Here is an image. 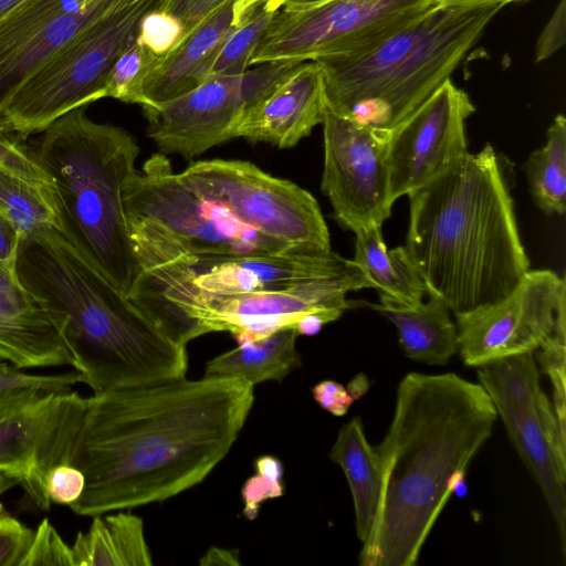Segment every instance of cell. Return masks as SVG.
<instances>
[{
    "mask_svg": "<svg viewBox=\"0 0 566 566\" xmlns=\"http://www.w3.org/2000/svg\"><path fill=\"white\" fill-rule=\"evenodd\" d=\"M253 385L186 377L86 398L69 463L85 476L81 516L161 502L200 483L228 454L254 402Z\"/></svg>",
    "mask_w": 566,
    "mask_h": 566,
    "instance_id": "cell-1",
    "label": "cell"
},
{
    "mask_svg": "<svg viewBox=\"0 0 566 566\" xmlns=\"http://www.w3.org/2000/svg\"><path fill=\"white\" fill-rule=\"evenodd\" d=\"M497 413L479 382L453 373L406 375L389 429L375 447L382 473L377 514L361 566H413Z\"/></svg>",
    "mask_w": 566,
    "mask_h": 566,
    "instance_id": "cell-2",
    "label": "cell"
},
{
    "mask_svg": "<svg viewBox=\"0 0 566 566\" xmlns=\"http://www.w3.org/2000/svg\"><path fill=\"white\" fill-rule=\"evenodd\" d=\"M407 196L403 247L427 294L453 315L502 300L530 271L507 180L490 144Z\"/></svg>",
    "mask_w": 566,
    "mask_h": 566,
    "instance_id": "cell-3",
    "label": "cell"
},
{
    "mask_svg": "<svg viewBox=\"0 0 566 566\" xmlns=\"http://www.w3.org/2000/svg\"><path fill=\"white\" fill-rule=\"evenodd\" d=\"M14 271L49 314L94 394L186 377V346L170 339L57 230L21 235Z\"/></svg>",
    "mask_w": 566,
    "mask_h": 566,
    "instance_id": "cell-4",
    "label": "cell"
},
{
    "mask_svg": "<svg viewBox=\"0 0 566 566\" xmlns=\"http://www.w3.org/2000/svg\"><path fill=\"white\" fill-rule=\"evenodd\" d=\"M78 107L53 122L32 149L51 179L44 189L56 230L114 287L129 295L140 266L129 237L123 191L139 146L124 128L92 120Z\"/></svg>",
    "mask_w": 566,
    "mask_h": 566,
    "instance_id": "cell-5",
    "label": "cell"
},
{
    "mask_svg": "<svg viewBox=\"0 0 566 566\" xmlns=\"http://www.w3.org/2000/svg\"><path fill=\"white\" fill-rule=\"evenodd\" d=\"M504 6L497 0L438 4L363 53L316 60L327 107L392 129L450 78Z\"/></svg>",
    "mask_w": 566,
    "mask_h": 566,
    "instance_id": "cell-6",
    "label": "cell"
},
{
    "mask_svg": "<svg viewBox=\"0 0 566 566\" xmlns=\"http://www.w3.org/2000/svg\"><path fill=\"white\" fill-rule=\"evenodd\" d=\"M367 289L356 265L304 280L291 287L212 293L190 283L142 271L128 297L174 342L229 332L238 344L294 325L303 315L350 307L348 292Z\"/></svg>",
    "mask_w": 566,
    "mask_h": 566,
    "instance_id": "cell-7",
    "label": "cell"
},
{
    "mask_svg": "<svg viewBox=\"0 0 566 566\" xmlns=\"http://www.w3.org/2000/svg\"><path fill=\"white\" fill-rule=\"evenodd\" d=\"M123 206L140 271L189 254L300 250L245 226L199 195L172 170L165 154L150 156L128 179Z\"/></svg>",
    "mask_w": 566,
    "mask_h": 566,
    "instance_id": "cell-8",
    "label": "cell"
},
{
    "mask_svg": "<svg viewBox=\"0 0 566 566\" xmlns=\"http://www.w3.org/2000/svg\"><path fill=\"white\" fill-rule=\"evenodd\" d=\"M164 1L127 0L75 34L20 85L3 111V124L25 139L104 98L114 63L137 39L144 17Z\"/></svg>",
    "mask_w": 566,
    "mask_h": 566,
    "instance_id": "cell-9",
    "label": "cell"
},
{
    "mask_svg": "<svg viewBox=\"0 0 566 566\" xmlns=\"http://www.w3.org/2000/svg\"><path fill=\"white\" fill-rule=\"evenodd\" d=\"M437 0H322L275 11L251 65L303 63L363 53L429 10Z\"/></svg>",
    "mask_w": 566,
    "mask_h": 566,
    "instance_id": "cell-10",
    "label": "cell"
},
{
    "mask_svg": "<svg viewBox=\"0 0 566 566\" xmlns=\"http://www.w3.org/2000/svg\"><path fill=\"white\" fill-rule=\"evenodd\" d=\"M516 452L538 484L566 549V431L541 387L534 353L493 360L476 367Z\"/></svg>",
    "mask_w": 566,
    "mask_h": 566,
    "instance_id": "cell-11",
    "label": "cell"
},
{
    "mask_svg": "<svg viewBox=\"0 0 566 566\" xmlns=\"http://www.w3.org/2000/svg\"><path fill=\"white\" fill-rule=\"evenodd\" d=\"M178 174L199 195L258 232L300 250L331 251L319 206L298 185L238 159L199 160Z\"/></svg>",
    "mask_w": 566,
    "mask_h": 566,
    "instance_id": "cell-12",
    "label": "cell"
},
{
    "mask_svg": "<svg viewBox=\"0 0 566 566\" xmlns=\"http://www.w3.org/2000/svg\"><path fill=\"white\" fill-rule=\"evenodd\" d=\"M298 64L268 62L235 75H210L186 94L145 107L148 136L161 154L186 159L235 138L251 106Z\"/></svg>",
    "mask_w": 566,
    "mask_h": 566,
    "instance_id": "cell-13",
    "label": "cell"
},
{
    "mask_svg": "<svg viewBox=\"0 0 566 566\" xmlns=\"http://www.w3.org/2000/svg\"><path fill=\"white\" fill-rule=\"evenodd\" d=\"M86 398L76 391L17 389L0 394V471L21 479L35 504L48 510V472L69 463Z\"/></svg>",
    "mask_w": 566,
    "mask_h": 566,
    "instance_id": "cell-14",
    "label": "cell"
},
{
    "mask_svg": "<svg viewBox=\"0 0 566 566\" xmlns=\"http://www.w3.org/2000/svg\"><path fill=\"white\" fill-rule=\"evenodd\" d=\"M454 317L467 366L535 353L554 333L566 335L565 280L530 270L502 300Z\"/></svg>",
    "mask_w": 566,
    "mask_h": 566,
    "instance_id": "cell-15",
    "label": "cell"
},
{
    "mask_svg": "<svg viewBox=\"0 0 566 566\" xmlns=\"http://www.w3.org/2000/svg\"><path fill=\"white\" fill-rule=\"evenodd\" d=\"M322 191L334 217L353 232L391 214L387 149L389 130L357 123L332 111L323 118Z\"/></svg>",
    "mask_w": 566,
    "mask_h": 566,
    "instance_id": "cell-16",
    "label": "cell"
},
{
    "mask_svg": "<svg viewBox=\"0 0 566 566\" xmlns=\"http://www.w3.org/2000/svg\"><path fill=\"white\" fill-rule=\"evenodd\" d=\"M474 112L469 95L449 78L389 129L387 165L392 202L427 185L469 153L464 125Z\"/></svg>",
    "mask_w": 566,
    "mask_h": 566,
    "instance_id": "cell-17",
    "label": "cell"
},
{
    "mask_svg": "<svg viewBox=\"0 0 566 566\" xmlns=\"http://www.w3.org/2000/svg\"><path fill=\"white\" fill-rule=\"evenodd\" d=\"M127 0H23L0 19V120L20 85L61 46Z\"/></svg>",
    "mask_w": 566,
    "mask_h": 566,
    "instance_id": "cell-18",
    "label": "cell"
},
{
    "mask_svg": "<svg viewBox=\"0 0 566 566\" xmlns=\"http://www.w3.org/2000/svg\"><path fill=\"white\" fill-rule=\"evenodd\" d=\"M348 262L332 250H290L275 254H189L142 271L207 292L247 293L287 289L338 271Z\"/></svg>",
    "mask_w": 566,
    "mask_h": 566,
    "instance_id": "cell-19",
    "label": "cell"
},
{
    "mask_svg": "<svg viewBox=\"0 0 566 566\" xmlns=\"http://www.w3.org/2000/svg\"><path fill=\"white\" fill-rule=\"evenodd\" d=\"M325 106L323 72L315 61L303 62L249 108L235 138L293 147L322 124Z\"/></svg>",
    "mask_w": 566,
    "mask_h": 566,
    "instance_id": "cell-20",
    "label": "cell"
},
{
    "mask_svg": "<svg viewBox=\"0 0 566 566\" xmlns=\"http://www.w3.org/2000/svg\"><path fill=\"white\" fill-rule=\"evenodd\" d=\"M0 358L22 369L75 365L46 311L23 286L14 269L1 264Z\"/></svg>",
    "mask_w": 566,
    "mask_h": 566,
    "instance_id": "cell-21",
    "label": "cell"
},
{
    "mask_svg": "<svg viewBox=\"0 0 566 566\" xmlns=\"http://www.w3.org/2000/svg\"><path fill=\"white\" fill-rule=\"evenodd\" d=\"M235 2L205 18L175 48L156 59L145 80L143 108L181 96L210 76L221 48L235 28Z\"/></svg>",
    "mask_w": 566,
    "mask_h": 566,
    "instance_id": "cell-22",
    "label": "cell"
},
{
    "mask_svg": "<svg viewBox=\"0 0 566 566\" xmlns=\"http://www.w3.org/2000/svg\"><path fill=\"white\" fill-rule=\"evenodd\" d=\"M405 305L387 300L369 304L396 326L405 355L428 365H447L459 350L458 328L448 306L437 296Z\"/></svg>",
    "mask_w": 566,
    "mask_h": 566,
    "instance_id": "cell-23",
    "label": "cell"
},
{
    "mask_svg": "<svg viewBox=\"0 0 566 566\" xmlns=\"http://www.w3.org/2000/svg\"><path fill=\"white\" fill-rule=\"evenodd\" d=\"M355 255L352 260L366 286L378 291L380 300L405 305L423 301L427 290L405 247L387 250L380 224L354 232Z\"/></svg>",
    "mask_w": 566,
    "mask_h": 566,
    "instance_id": "cell-24",
    "label": "cell"
},
{
    "mask_svg": "<svg viewBox=\"0 0 566 566\" xmlns=\"http://www.w3.org/2000/svg\"><path fill=\"white\" fill-rule=\"evenodd\" d=\"M329 459L338 464L353 496L358 539L364 543L374 524L382 486L377 451L366 438L359 417L352 418L338 432Z\"/></svg>",
    "mask_w": 566,
    "mask_h": 566,
    "instance_id": "cell-25",
    "label": "cell"
},
{
    "mask_svg": "<svg viewBox=\"0 0 566 566\" xmlns=\"http://www.w3.org/2000/svg\"><path fill=\"white\" fill-rule=\"evenodd\" d=\"M71 546L74 566H150L143 520L130 513L93 516Z\"/></svg>",
    "mask_w": 566,
    "mask_h": 566,
    "instance_id": "cell-26",
    "label": "cell"
},
{
    "mask_svg": "<svg viewBox=\"0 0 566 566\" xmlns=\"http://www.w3.org/2000/svg\"><path fill=\"white\" fill-rule=\"evenodd\" d=\"M297 336L294 325H290L238 344L237 348L209 360L205 376L237 378L253 386L268 380L280 381L301 363Z\"/></svg>",
    "mask_w": 566,
    "mask_h": 566,
    "instance_id": "cell-27",
    "label": "cell"
},
{
    "mask_svg": "<svg viewBox=\"0 0 566 566\" xmlns=\"http://www.w3.org/2000/svg\"><path fill=\"white\" fill-rule=\"evenodd\" d=\"M530 191L545 213L566 210V118L558 114L547 130L546 144L533 151L526 163Z\"/></svg>",
    "mask_w": 566,
    "mask_h": 566,
    "instance_id": "cell-28",
    "label": "cell"
},
{
    "mask_svg": "<svg viewBox=\"0 0 566 566\" xmlns=\"http://www.w3.org/2000/svg\"><path fill=\"white\" fill-rule=\"evenodd\" d=\"M0 213L21 235L53 228L56 218L44 188L0 168Z\"/></svg>",
    "mask_w": 566,
    "mask_h": 566,
    "instance_id": "cell-29",
    "label": "cell"
},
{
    "mask_svg": "<svg viewBox=\"0 0 566 566\" xmlns=\"http://www.w3.org/2000/svg\"><path fill=\"white\" fill-rule=\"evenodd\" d=\"M274 13L259 7L244 14L221 48L210 75H235L249 70Z\"/></svg>",
    "mask_w": 566,
    "mask_h": 566,
    "instance_id": "cell-30",
    "label": "cell"
},
{
    "mask_svg": "<svg viewBox=\"0 0 566 566\" xmlns=\"http://www.w3.org/2000/svg\"><path fill=\"white\" fill-rule=\"evenodd\" d=\"M137 39L120 54L105 82V97L145 105L144 84L156 59Z\"/></svg>",
    "mask_w": 566,
    "mask_h": 566,
    "instance_id": "cell-31",
    "label": "cell"
},
{
    "mask_svg": "<svg viewBox=\"0 0 566 566\" xmlns=\"http://www.w3.org/2000/svg\"><path fill=\"white\" fill-rule=\"evenodd\" d=\"M23 140L0 120V168L45 189L51 179L39 166L32 148L21 143Z\"/></svg>",
    "mask_w": 566,
    "mask_h": 566,
    "instance_id": "cell-32",
    "label": "cell"
},
{
    "mask_svg": "<svg viewBox=\"0 0 566 566\" xmlns=\"http://www.w3.org/2000/svg\"><path fill=\"white\" fill-rule=\"evenodd\" d=\"M536 352L535 358L552 382L555 415L560 428L566 431V335L554 333Z\"/></svg>",
    "mask_w": 566,
    "mask_h": 566,
    "instance_id": "cell-33",
    "label": "cell"
},
{
    "mask_svg": "<svg viewBox=\"0 0 566 566\" xmlns=\"http://www.w3.org/2000/svg\"><path fill=\"white\" fill-rule=\"evenodd\" d=\"M77 382H83V377L76 369L56 375H33L0 358V394L17 389L70 391Z\"/></svg>",
    "mask_w": 566,
    "mask_h": 566,
    "instance_id": "cell-34",
    "label": "cell"
},
{
    "mask_svg": "<svg viewBox=\"0 0 566 566\" xmlns=\"http://www.w3.org/2000/svg\"><path fill=\"white\" fill-rule=\"evenodd\" d=\"M21 566H74L72 548L48 518H44L33 537Z\"/></svg>",
    "mask_w": 566,
    "mask_h": 566,
    "instance_id": "cell-35",
    "label": "cell"
},
{
    "mask_svg": "<svg viewBox=\"0 0 566 566\" xmlns=\"http://www.w3.org/2000/svg\"><path fill=\"white\" fill-rule=\"evenodd\" d=\"M182 35L181 24L172 17L156 9L144 17L137 40L159 57L175 48Z\"/></svg>",
    "mask_w": 566,
    "mask_h": 566,
    "instance_id": "cell-36",
    "label": "cell"
},
{
    "mask_svg": "<svg viewBox=\"0 0 566 566\" xmlns=\"http://www.w3.org/2000/svg\"><path fill=\"white\" fill-rule=\"evenodd\" d=\"M85 488L83 472L71 463L53 467L46 474L44 491L51 503L71 505L78 500Z\"/></svg>",
    "mask_w": 566,
    "mask_h": 566,
    "instance_id": "cell-37",
    "label": "cell"
},
{
    "mask_svg": "<svg viewBox=\"0 0 566 566\" xmlns=\"http://www.w3.org/2000/svg\"><path fill=\"white\" fill-rule=\"evenodd\" d=\"M33 533L17 518L0 514V566H21Z\"/></svg>",
    "mask_w": 566,
    "mask_h": 566,
    "instance_id": "cell-38",
    "label": "cell"
},
{
    "mask_svg": "<svg viewBox=\"0 0 566 566\" xmlns=\"http://www.w3.org/2000/svg\"><path fill=\"white\" fill-rule=\"evenodd\" d=\"M284 486L282 479L272 478L259 472L251 475L244 482L241 495L243 501V515L248 520H254L260 511L261 504L271 499L283 495Z\"/></svg>",
    "mask_w": 566,
    "mask_h": 566,
    "instance_id": "cell-39",
    "label": "cell"
},
{
    "mask_svg": "<svg viewBox=\"0 0 566 566\" xmlns=\"http://www.w3.org/2000/svg\"><path fill=\"white\" fill-rule=\"evenodd\" d=\"M566 0H559L552 17L542 30L535 51V62H542L564 44L566 39Z\"/></svg>",
    "mask_w": 566,
    "mask_h": 566,
    "instance_id": "cell-40",
    "label": "cell"
},
{
    "mask_svg": "<svg viewBox=\"0 0 566 566\" xmlns=\"http://www.w3.org/2000/svg\"><path fill=\"white\" fill-rule=\"evenodd\" d=\"M314 400L333 416H345L356 400L347 387L342 384L326 379L312 388Z\"/></svg>",
    "mask_w": 566,
    "mask_h": 566,
    "instance_id": "cell-41",
    "label": "cell"
},
{
    "mask_svg": "<svg viewBox=\"0 0 566 566\" xmlns=\"http://www.w3.org/2000/svg\"><path fill=\"white\" fill-rule=\"evenodd\" d=\"M19 230L0 213V264L14 269L20 244Z\"/></svg>",
    "mask_w": 566,
    "mask_h": 566,
    "instance_id": "cell-42",
    "label": "cell"
},
{
    "mask_svg": "<svg viewBox=\"0 0 566 566\" xmlns=\"http://www.w3.org/2000/svg\"><path fill=\"white\" fill-rule=\"evenodd\" d=\"M202 1L203 0H165L158 10L172 17L181 24L184 38L191 31L195 14Z\"/></svg>",
    "mask_w": 566,
    "mask_h": 566,
    "instance_id": "cell-43",
    "label": "cell"
},
{
    "mask_svg": "<svg viewBox=\"0 0 566 566\" xmlns=\"http://www.w3.org/2000/svg\"><path fill=\"white\" fill-rule=\"evenodd\" d=\"M344 312L337 310H324L307 313L301 316L294 324L298 335H316L322 327L338 319Z\"/></svg>",
    "mask_w": 566,
    "mask_h": 566,
    "instance_id": "cell-44",
    "label": "cell"
},
{
    "mask_svg": "<svg viewBox=\"0 0 566 566\" xmlns=\"http://www.w3.org/2000/svg\"><path fill=\"white\" fill-rule=\"evenodd\" d=\"M199 564L202 566L213 565H240L239 552L237 549H228L221 547H211L200 558Z\"/></svg>",
    "mask_w": 566,
    "mask_h": 566,
    "instance_id": "cell-45",
    "label": "cell"
},
{
    "mask_svg": "<svg viewBox=\"0 0 566 566\" xmlns=\"http://www.w3.org/2000/svg\"><path fill=\"white\" fill-rule=\"evenodd\" d=\"M285 1L286 0H238L233 7L234 24L237 25L244 14L255 8L263 7L265 10L275 12Z\"/></svg>",
    "mask_w": 566,
    "mask_h": 566,
    "instance_id": "cell-46",
    "label": "cell"
},
{
    "mask_svg": "<svg viewBox=\"0 0 566 566\" xmlns=\"http://www.w3.org/2000/svg\"><path fill=\"white\" fill-rule=\"evenodd\" d=\"M347 389L355 399H358L367 391L368 380L365 375L359 374L348 384Z\"/></svg>",
    "mask_w": 566,
    "mask_h": 566,
    "instance_id": "cell-47",
    "label": "cell"
},
{
    "mask_svg": "<svg viewBox=\"0 0 566 566\" xmlns=\"http://www.w3.org/2000/svg\"><path fill=\"white\" fill-rule=\"evenodd\" d=\"M17 484H21V479L19 476L0 471V496Z\"/></svg>",
    "mask_w": 566,
    "mask_h": 566,
    "instance_id": "cell-48",
    "label": "cell"
},
{
    "mask_svg": "<svg viewBox=\"0 0 566 566\" xmlns=\"http://www.w3.org/2000/svg\"><path fill=\"white\" fill-rule=\"evenodd\" d=\"M23 0H0V19Z\"/></svg>",
    "mask_w": 566,
    "mask_h": 566,
    "instance_id": "cell-49",
    "label": "cell"
},
{
    "mask_svg": "<svg viewBox=\"0 0 566 566\" xmlns=\"http://www.w3.org/2000/svg\"><path fill=\"white\" fill-rule=\"evenodd\" d=\"M317 1H322V0H286L284 2V4L297 6V4L313 3V2H317Z\"/></svg>",
    "mask_w": 566,
    "mask_h": 566,
    "instance_id": "cell-50",
    "label": "cell"
},
{
    "mask_svg": "<svg viewBox=\"0 0 566 566\" xmlns=\"http://www.w3.org/2000/svg\"><path fill=\"white\" fill-rule=\"evenodd\" d=\"M497 1H501L506 6L507 3H511V2H518V1H525V0H497Z\"/></svg>",
    "mask_w": 566,
    "mask_h": 566,
    "instance_id": "cell-51",
    "label": "cell"
},
{
    "mask_svg": "<svg viewBox=\"0 0 566 566\" xmlns=\"http://www.w3.org/2000/svg\"><path fill=\"white\" fill-rule=\"evenodd\" d=\"M475 1V0H448V2Z\"/></svg>",
    "mask_w": 566,
    "mask_h": 566,
    "instance_id": "cell-52",
    "label": "cell"
},
{
    "mask_svg": "<svg viewBox=\"0 0 566 566\" xmlns=\"http://www.w3.org/2000/svg\"><path fill=\"white\" fill-rule=\"evenodd\" d=\"M437 1H438L440 4H442V3H447V2H448V0H437Z\"/></svg>",
    "mask_w": 566,
    "mask_h": 566,
    "instance_id": "cell-53",
    "label": "cell"
}]
</instances>
